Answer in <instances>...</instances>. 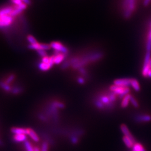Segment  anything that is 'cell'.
<instances>
[{"label":"cell","mask_w":151,"mask_h":151,"mask_svg":"<svg viewBox=\"0 0 151 151\" xmlns=\"http://www.w3.org/2000/svg\"><path fill=\"white\" fill-rule=\"evenodd\" d=\"M137 7V0H123L122 9L124 17L129 19L131 17Z\"/></svg>","instance_id":"obj_1"},{"label":"cell","mask_w":151,"mask_h":151,"mask_svg":"<svg viewBox=\"0 0 151 151\" xmlns=\"http://www.w3.org/2000/svg\"><path fill=\"white\" fill-rule=\"evenodd\" d=\"M110 90L111 91L114 92L115 95H119L120 98H123L130 92V89L128 87L118 86L115 85L111 86Z\"/></svg>","instance_id":"obj_2"},{"label":"cell","mask_w":151,"mask_h":151,"mask_svg":"<svg viewBox=\"0 0 151 151\" xmlns=\"http://www.w3.org/2000/svg\"><path fill=\"white\" fill-rule=\"evenodd\" d=\"M50 46L52 49L54 50V52L64 53L67 55L68 53V49L65 47L63 44L59 42H52Z\"/></svg>","instance_id":"obj_3"},{"label":"cell","mask_w":151,"mask_h":151,"mask_svg":"<svg viewBox=\"0 0 151 151\" xmlns=\"http://www.w3.org/2000/svg\"><path fill=\"white\" fill-rule=\"evenodd\" d=\"M28 48L30 49L34 50V51H48L50 50L51 49L50 44H44V43H37L35 44H29L28 46Z\"/></svg>","instance_id":"obj_4"},{"label":"cell","mask_w":151,"mask_h":151,"mask_svg":"<svg viewBox=\"0 0 151 151\" xmlns=\"http://www.w3.org/2000/svg\"><path fill=\"white\" fill-rule=\"evenodd\" d=\"M0 28L6 27L10 25L14 20V17L11 16L10 15H3L0 16Z\"/></svg>","instance_id":"obj_5"},{"label":"cell","mask_w":151,"mask_h":151,"mask_svg":"<svg viewBox=\"0 0 151 151\" xmlns=\"http://www.w3.org/2000/svg\"><path fill=\"white\" fill-rule=\"evenodd\" d=\"M131 81L132 78L117 79L114 81V84L118 86L128 87L129 86H131Z\"/></svg>","instance_id":"obj_6"},{"label":"cell","mask_w":151,"mask_h":151,"mask_svg":"<svg viewBox=\"0 0 151 151\" xmlns=\"http://www.w3.org/2000/svg\"><path fill=\"white\" fill-rule=\"evenodd\" d=\"M27 6L26 4L23 3L21 4V5H19V6H15V7L14 8V9H13L12 11L11 12L10 15L12 17H15L17 15H19L20 13L22 12V11L25 10L26 7H27Z\"/></svg>","instance_id":"obj_7"},{"label":"cell","mask_w":151,"mask_h":151,"mask_svg":"<svg viewBox=\"0 0 151 151\" xmlns=\"http://www.w3.org/2000/svg\"><path fill=\"white\" fill-rule=\"evenodd\" d=\"M53 56H54V63L56 64H59L61 63L62 62H63L66 58L67 54L62 53L55 52Z\"/></svg>","instance_id":"obj_8"},{"label":"cell","mask_w":151,"mask_h":151,"mask_svg":"<svg viewBox=\"0 0 151 151\" xmlns=\"http://www.w3.org/2000/svg\"><path fill=\"white\" fill-rule=\"evenodd\" d=\"M120 129H121L122 133L124 134V136L129 138L133 142V143H134V144L136 143L135 138L132 135L129 130L128 129V127L125 125V124H122V125H121Z\"/></svg>","instance_id":"obj_9"},{"label":"cell","mask_w":151,"mask_h":151,"mask_svg":"<svg viewBox=\"0 0 151 151\" xmlns=\"http://www.w3.org/2000/svg\"><path fill=\"white\" fill-rule=\"evenodd\" d=\"M11 132L15 134H25L27 135V129L22 128H16L13 127L11 129Z\"/></svg>","instance_id":"obj_10"},{"label":"cell","mask_w":151,"mask_h":151,"mask_svg":"<svg viewBox=\"0 0 151 151\" xmlns=\"http://www.w3.org/2000/svg\"><path fill=\"white\" fill-rule=\"evenodd\" d=\"M12 140L16 143L25 142L27 140V137L25 134H15L12 137Z\"/></svg>","instance_id":"obj_11"},{"label":"cell","mask_w":151,"mask_h":151,"mask_svg":"<svg viewBox=\"0 0 151 151\" xmlns=\"http://www.w3.org/2000/svg\"><path fill=\"white\" fill-rule=\"evenodd\" d=\"M27 135H28L34 142H38L39 141V138L35 132L32 129H27Z\"/></svg>","instance_id":"obj_12"},{"label":"cell","mask_w":151,"mask_h":151,"mask_svg":"<svg viewBox=\"0 0 151 151\" xmlns=\"http://www.w3.org/2000/svg\"><path fill=\"white\" fill-rule=\"evenodd\" d=\"M53 67V65L50 63H45L43 62H41L38 64V68L40 70L42 71H47L51 69Z\"/></svg>","instance_id":"obj_13"},{"label":"cell","mask_w":151,"mask_h":151,"mask_svg":"<svg viewBox=\"0 0 151 151\" xmlns=\"http://www.w3.org/2000/svg\"><path fill=\"white\" fill-rule=\"evenodd\" d=\"M14 8L11 7H5L0 10V16L10 15Z\"/></svg>","instance_id":"obj_14"},{"label":"cell","mask_w":151,"mask_h":151,"mask_svg":"<svg viewBox=\"0 0 151 151\" xmlns=\"http://www.w3.org/2000/svg\"><path fill=\"white\" fill-rule=\"evenodd\" d=\"M151 120V117L149 115H139V116L136 117V121L137 122H149Z\"/></svg>","instance_id":"obj_15"},{"label":"cell","mask_w":151,"mask_h":151,"mask_svg":"<svg viewBox=\"0 0 151 151\" xmlns=\"http://www.w3.org/2000/svg\"><path fill=\"white\" fill-rule=\"evenodd\" d=\"M123 140L127 147L129 148H133V145H134V143H133V142L129 138H128L125 136H124L123 138Z\"/></svg>","instance_id":"obj_16"},{"label":"cell","mask_w":151,"mask_h":151,"mask_svg":"<svg viewBox=\"0 0 151 151\" xmlns=\"http://www.w3.org/2000/svg\"><path fill=\"white\" fill-rule=\"evenodd\" d=\"M130 95L128 94L123 97V100L122 101V104H121V106L122 108H125L127 107L128 104L130 101Z\"/></svg>","instance_id":"obj_17"},{"label":"cell","mask_w":151,"mask_h":151,"mask_svg":"<svg viewBox=\"0 0 151 151\" xmlns=\"http://www.w3.org/2000/svg\"><path fill=\"white\" fill-rule=\"evenodd\" d=\"M0 87H1L4 91H5L6 92H11V90H12L11 87L10 86V85H8L7 83H6L5 82L0 81Z\"/></svg>","instance_id":"obj_18"},{"label":"cell","mask_w":151,"mask_h":151,"mask_svg":"<svg viewBox=\"0 0 151 151\" xmlns=\"http://www.w3.org/2000/svg\"><path fill=\"white\" fill-rule=\"evenodd\" d=\"M103 104L105 105H106V106H110L111 105V104H112V103L110 101L109 97L106 96H102L100 97V100Z\"/></svg>","instance_id":"obj_19"},{"label":"cell","mask_w":151,"mask_h":151,"mask_svg":"<svg viewBox=\"0 0 151 151\" xmlns=\"http://www.w3.org/2000/svg\"><path fill=\"white\" fill-rule=\"evenodd\" d=\"M131 86L134 88L136 91H139L140 89V85L138 82V81L135 79H132L131 81Z\"/></svg>","instance_id":"obj_20"},{"label":"cell","mask_w":151,"mask_h":151,"mask_svg":"<svg viewBox=\"0 0 151 151\" xmlns=\"http://www.w3.org/2000/svg\"><path fill=\"white\" fill-rule=\"evenodd\" d=\"M133 151H145L144 148L140 144L135 143L133 147Z\"/></svg>","instance_id":"obj_21"},{"label":"cell","mask_w":151,"mask_h":151,"mask_svg":"<svg viewBox=\"0 0 151 151\" xmlns=\"http://www.w3.org/2000/svg\"><path fill=\"white\" fill-rule=\"evenodd\" d=\"M24 145L26 151H34V149L32 144L28 140H26L24 142Z\"/></svg>","instance_id":"obj_22"},{"label":"cell","mask_w":151,"mask_h":151,"mask_svg":"<svg viewBox=\"0 0 151 151\" xmlns=\"http://www.w3.org/2000/svg\"><path fill=\"white\" fill-rule=\"evenodd\" d=\"M23 91V88L20 87H18V86H16L12 88V90H11V93L12 94L14 95H18L22 92Z\"/></svg>","instance_id":"obj_23"},{"label":"cell","mask_w":151,"mask_h":151,"mask_svg":"<svg viewBox=\"0 0 151 151\" xmlns=\"http://www.w3.org/2000/svg\"><path fill=\"white\" fill-rule=\"evenodd\" d=\"M27 41L30 43V44H33L38 43L37 39L34 37L33 35H29L27 37Z\"/></svg>","instance_id":"obj_24"},{"label":"cell","mask_w":151,"mask_h":151,"mask_svg":"<svg viewBox=\"0 0 151 151\" xmlns=\"http://www.w3.org/2000/svg\"><path fill=\"white\" fill-rule=\"evenodd\" d=\"M15 78V76L14 74H10L9 76H8L7 79L5 80V82H6V83H7L8 85H10V84L14 80V79Z\"/></svg>","instance_id":"obj_25"},{"label":"cell","mask_w":151,"mask_h":151,"mask_svg":"<svg viewBox=\"0 0 151 151\" xmlns=\"http://www.w3.org/2000/svg\"><path fill=\"white\" fill-rule=\"evenodd\" d=\"M130 102L132 103V104L134 106L135 108H138V102L137 101V100L135 99V98L134 97H133L130 95Z\"/></svg>","instance_id":"obj_26"},{"label":"cell","mask_w":151,"mask_h":151,"mask_svg":"<svg viewBox=\"0 0 151 151\" xmlns=\"http://www.w3.org/2000/svg\"><path fill=\"white\" fill-rule=\"evenodd\" d=\"M37 53H38V55L40 57H41L42 58L48 56V53H47L46 51H43V50L38 51H37Z\"/></svg>","instance_id":"obj_27"},{"label":"cell","mask_w":151,"mask_h":151,"mask_svg":"<svg viewBox=\"0 0 151 151\" xmlns=\"http://www.w3.org/2000/svg\"><path fill=\"white\" fill-rule=\"evenodd\" d=\"M95 104L96 106L99 109H104V105L103 104V103L99 100H96L95 102Z\"/></svg>","instance_id":"obj_28"},{"label":"cell","mask_w":151,"mask_h":151,"mask_svg":"<svg viewBox=\"0 0 151 151\" xmlns=\"http://www.w3.org/2000/svg\"><path fill=\"white\" fill-rule=\"evenodd\" d=\"M48 144L47 142H44L42 146V149L41 151H48Z\"/></svg>","instance_id":"obj_29"},{"label":"cell","mask_w":151,"mask_h":151,"mask_svg":"<svg viewBox=\"0 0 151 151\" xmlns=\"http://www.w3.org/2000/svg\"><path fill=\"white\" fill-rule=\"evenodd\" d=\"M55 107L56 108H63L64 107V105L61 103H58V102H54L53 104Z\"/></svg>","instance_id":"obj_30"},{"label":"cell","mask_w":151,"mask_h":151,"mask_svg":"<svg viewBox=\"0 0 151 151\" xmlns=\"http://www.w3.org/2000/svg\"><path fill=\"white\" fill-rule=\"evenodd\" d=\"M115 95L114 92H112V93H110V94H109V98L110 100V101L112 102V103H113V102H114V101H115Z\"/></svg>","instance_id":"obj_31"},{"label":"cell","mask_w":151,"mask_h":151,"mask_svg":"<svg viewBox=\"0 0 151 151\" xmlns=\"http://www.w3.org/2000/svg\"><path fill=\"white\" fill-rule=\"evenodd\" d=\"M11 1L13 3L15 4V6H19L23 3L21 0H11Z\"/></svg>","instance_id":"obj_32"},{"label":"cell","mask_w":151,"mask_h":151,"mask_svg":"<svg viewBox=\"0 0 151 151\" xmlns=\"http://www.w3.org/2000/svg\"><path fill=\"white\" fill-rule=\"evenodd\" d=\"M79 72L82 76H86L87 75V72L86 70L83 67H82L79 69Z\"/></svg>","instance_id":"obj_33"},{"label":"cell","mask_w":151,"mask_h":151,"mask_svg":"<svg viewBox=\"0 0 151 151\" xmlns=\"http://www.w3.org/2000/svg\"><path fill=\"white\" fill-rule=\"evenodd\" d=\"M77 81L79 84H84L85 83V79L82 77H79L77 79Z\"/></svg>","instance_id":"obj_34"},{"label":"cell","mask_w":151,"mask_h":151,"mask_svg":"<svg viewBox=\"0 0 151 151\" xmlns=\"http://www.w3.org/2000/svg\"><path fill=\"white\" fill-rule=\"evenodd\" d=\"M151 0H144V2L143 4L144 6H147L148 4L149 3V2H150Z\"/></svg>","instance_id":"obj_35"},{"label":"cell","mask_w":151,"mask_h":151,"mask_svg":"<svg viewBox=\"0 0 151 151\" xmlns=\"http://www.w3.org/2000/svg\"><path fill=\"white\" fill-rule=\"evenodd\" d=\"M72 143H74V144H76V143H77V142H78V140H77V139L76 138H75V137H74V138H73L72 139Z\"/></svg>","instance_id":"obj_36"},{"label":"cell","mask_w":151,"mask_h":151,"mask_svg":"<svg viewBox=\"0 0 151 151\" xmlns=\"http://www.w3.org/2000/svg\"><path fill=\"white\" fill-rule=\"evenodd\" d=\"M147 77H149V78H151V69H150V70L149 71V72H148V73Z\"/></svg>","instance_id":"obj_37"},{"label":"cell","mask_w":151,"mask_h":151,"mask_svg":"<svg viewBox=\"0 0 151 151\" xmlns=\"http://www.w3.org/2000/svg\"><path fill=\"white\" fill-rule=\"evenodd\" d=\"M34 151H41V150H39V148L37 147H34Z\"/></svg>","instance_id":"obj_38"},{"label":"cell","mask_w":151,"mask_h":151,"mask_svg":"<svg viewBox=\"0 0 151 151\" xmlns=\"http://www.w3.org/2000/svg\"><path fill=\"white\" fill-rule=\"evenodd\" d=\"M2 142L0 140V145H2Z\"/></svg>","instance_id":"obj_39"},{"label":"cell","mask_w":151,"mask_h":151,"mask_svg":"<svg viewBox=\"0 0 151 151\" xmlns=\"http://www.w3.org/2000/svg\"><path fill=\"white\" fill-rule=\"evenodd\" d=\"M21 1L22 2H23V0H21Z\"/></svg>","instance_id":"obj_40"}]
</instances>
